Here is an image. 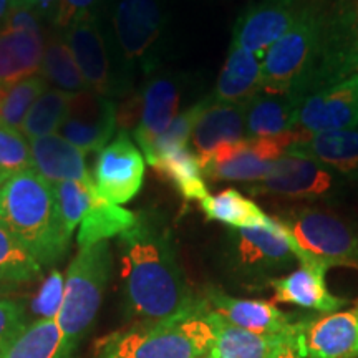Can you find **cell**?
Segmentation results:
<instances>
[{
  "label": "cell",
  "instance_id": "6da1fadb",
  "mask_svg": "<svg viewBox=\"0 0 358 358\" xmlns=\"http://www.w3.org/2000/svg\"><path fill=\"white\" fill-rule=\"evenodd\" d=\"M124 303L138 322L185 315L199 306L178 261L173 237L156 217L138 214L120 234Z\"/></svg>",
  "mask_w": 358,
  "mask_h": 358
},
{
  "label": "cell",
  "instance_id": "7a4b0ae2",
  "mask_svg": "<svg viewBox=\"0 0 358 358\" xmlns=\"http://www.w3.org/2000/svg\"><path fill=\"white\" fill-rule=\"evenodd\" d=\"M0 226L15 236L40 266L57 262L69 249L53 186L34 169L13 174L0 185Z\"/></svg>",
  "mask_w": 358,
  "mask_h": 358
},
{
  "label": "cell",
  "instance_id": "3957f363",
  "mask_svg": "<svg viewBox=\"0 0 358 358\" xmlns=\"http://www.w3.org/2000/svg\"><path fill=\"white\" fill-rule=\"evenodd\" d=\"M213 322L201 301L194 310L159 322H136L100 338L95 358H203L214 345Z\"/></svg>",
  "mask_w": 358,
  "mask_h": 358
},
{
  "label": "cell",
  "instance_id": "277c9868",
  "mask_svg": "<svg viewBox=\"0 0 358 358\" xmlns=\"http://www.w3.org/2000/svg\"><path fill=\"white\" fill-rule=\"evenodd\" d=\"M329 42L325 22L312 8H303L295 22L262 58V92L294 93L306 98Z\"/></svg>",
  "mask_w": 358,
  "mask_h": 358
},
{
  "label": "cell",
  "instance_id": "5b68a950",
  "mask_svg": "<svg viewBox=\"0 0 358 358\" xmlns=\"http://www.w3.org/2000/svg\"><path fill=\"white\" fill-rule=\"evenodd\" d=\"M287 232L301 266L329 271L358 268V227L337 213L319 206H299L275 217Z\"/></svg>",
  "mask_w": 358,
  "mask_h": 358
},
{
  "label": "cell",
  "instance_id": "8992f818",
  "mask_svg": "<svg viewBox=\"0 0 358 358\" xmlns=\"http://www.w3.org/2000/svg\"><path fill=\"white\" fill-rule=\"evenodd\" d=\"M111 274L108 241L80 248L65 277L64 301L57 324L64 337V358H71L75 347L88 332L101 307Z\"/></svg>",
  "mask_w": 358,
  "mask_h": 358
},
{
  "label": "cell",
  "instance_id": "52a82bcc",
  "mask_svg": "<svg viewBox=\"0 0 358 358\" xmlns=\"http://www.w3.org/2000/svg\"><path fill=\"white\" fill-rule=\"evenodd\" d=\"M306 140L299 131L277 138H244L216 148L204 161H199L204 179L214 182H252L262 181L272 171L275 159L294 143Z\"/></svg>",
  "mask_w": 358,
  "mask_h": 358
},
{
  "label": "cell",
  "instance_id": "ba28073f",
  "mask_svg": "<svg viewBox=\"0 0 358 358\" xmlns=\"http://www.w3.org/2000/svg\"><path fill=\"white\" fill-rule=\"evenodd\" d=\"M337 186L335 173L319 161L301 155L284 153L275 159L267 178L245 185V189L252 196L315 201L332 196Z\"/></svg>",
  "mask_w": 358,
  "mask_h": 358
},
{
  "label": "cell",
  "instance_id": "9c48e42d",
  "mask_svg": "<svg viewBox=\"0 0 358 358\" xmlns=\"http://www.w3.org/2000/svg\"><path fill=\"white\" fill-rule=\"evenodd\" d=\"M163 24L158 0H120L116 3L113 29L124 64L143 70L153 69Z\"/></svg>",
  "mask_w": 358,
  "mask_h": 358
},
{
  "label": "cell",
  "instance_id": "30bf717a",
  "mask_svg": "<svg viewBox=\"0 0 358 358\" xmlns=\"http://www.w3.org/2000/svg\"><path fill=\"white\" fill-rule=\"evenodd\" d=\"M232 259L245 275L268 277L297 261L284 226L272 217L267 226L232 229Z\"/></svg>",
  "mask_w": 358,
  "mask_h": 358
},
{
  "label": "cell",
  "instance_id": "8fae6325",
  "mask_svg": "<svg viewBox=\"0 0 358 358\" xmlns=\"http://www.w3.org/2000/svg\"><path fill=\"white\" fill-rule=\"evenodd\" d=\"M118 127V108L111 96L87 92L70 95L69 111L58 134L82 150L85 155L106 146Z\"/></svg>",
  "mask_w": 358,
  "mask_h": 358
},
{
  "label": "cell",
  "instance_id": "7c38bea8",
  "mask_svg": "<svg viewBox=\"0 0 358 358\" xmlns=\"http://www.w3.org/2000/svg\"><path fill=\"white\" fill-rule=\"evenodd\" d=\"M143 178L145 159L123 129L98 153L93 169L96 192L111 203L124 204L140 192Z\"/></svg>",
  "mask_w": 358,
  "mask_h": 358
},
{
  "label": "cell",
  "instance_id": "4fadbf2b",
  "mask_svg": "<svg viewBox=\"0 0 358 358\" xmlns=\"http://www.w3.org/2000/svg\"><path fill=\"white\" fill-rule=\"evenodd\" d=\"M358 127V73L303 98L297 128L303 136Z\"/></svg>",
  "mask_w": 358,
  "mask_h": 358
},
{
  "label": "cell",
  "instance_id": "5bb4252c",
  "mask_svg": "<svg viewBox=\"0 0 358 358\" xmlns=\"http://www.w3.org/2000/svg\"><path fill=\"white\" fill-rule=\"evenodd\" d=\"M294 342L307 358H358V307L299 320Z\"/></svg>",
  "mask_w": 358,
  "mask_h": 358
},
{
  "label": "cell",
  "instance_id": "9a60e30c",
  "mask_svg": "<svg viewBox=\"0 0 358 358\" xmlns=\"http://www.w3.org/2000/svg\"><path fill=\"white\" fill-rule=\"evenodd\" d=\"M303 8L299 0H261L237 19L231 45L264 58L268 48L301 19Z\"/></svg>",
  "mask_w": 358,
  "mask_h": 358
},
{
  "label": "cell",
  "instance_id": "2e32d148",
  "mask_svg": "<svg viewBox=\"0 0 358 358\" xmlns=\"http://www.w3.org/2000/svg\"><path fill=\"white\" fill-rule=\"evenodd\" d=\"M65 42L77 62L88 90L111 96L116 90L111 60L95 13L85 15L65 30Z\"/></svg>",
  "mask_w": 358,
  "mask_h": 358
},
{
  "label": "cell",
  "instance_id": "e0dca14e",
  "mask_svg": "<svg viewBox=\"0 0 358 358\" xmlns=\"http://www.w3.org/2000/svg\"><path fill=\"white\" fill-rule=\"evenodd\" d=\"M203 302L221 319L249 332L292 335L297 327V322H294L289 313L282 312L275 303L267 301L237 299L217 289H209Z\"/></svg>",
  "mask_w": 358,
  "mask_h": 358
},
{
  "label": "cell",
  "instance_id": "ac0fdd59",
  "mask_svg": "<svg viewBox=\"0 0 358 358\" xmlns=\"http://www.w3.org/2000/svg\"><path fill=\"white\" fill-rule=\"evenodd\" d=\"M181 88L173 77H155L146 83L140 100V120L133 129L138 146L148 156L156 138L161 136L178 116Z\"/></svg>",
  "mask_w": 358,
  "mask_h": 358
},
{
  "label": "cell",
  "instance_id": "d6986e66",
  "mask_svg": "<svg viewBox=\"0 0 358 358\" xmlns=\"http://www.w3.org/2000/svg\"><path fill=\"white\" fill-rule=\"evenodd\" d=\"M325 271L310 266H301L287 275L268 279L272 289V303H292L310 310L332 313L338 312L347 301L327 289Z\"/></svg>",
  "mask_w": 358,
  "mask_h": 358
},
{
  "label": "cell",
  "instance_id": "ffe728a7",
  "mask_svg": "<svg viewBox=\"0 0 358 358\" xmlns=\"http://www.w3.org/2000/svg\"><path fill=\"white\" fill-rule=\"evenodd\" d=\"M248 103V101H245ZM245 103H209L192 129L191 141L199 161H204L214 150L227 143L244 140L245 136Z\"/></svg>",
  "mask_w": 358,
  "mask_h": 358
},
{
  "label": "cell",
  "instance_id": "44dd1931",
  "mask_svg": "<svg viewBox=\"0 0 358 358\" xmlns=\"http://www.w3.org/2000/svg\"><path fill=\"white\" fill-rule=\"evenodd\" d=\"M30 153L34 171L52 186L65 181L93 179L87 169L83 151L58 133L30 140Z\"/></svg>",
  "mask_w": 358,
  "mask_h": 358
},
{
  "label": "cell",
  "instance_id": "7402d4cb",
  "mask_svg": "<svg viewBox=\"0 0 358 358\" xmlns=\"http://www.w3.org/2000/svg\"><path fill=\"white\" fill-rule=\"evenodd\" d=\"M285 153L307 156L358 181V127L310 134L289 146Z\"/></svg>",
  "mask_w": 358,
  "mask_h": 358
},
{
  "label": "cell",
  "instance_id": "603a6c76",
  "mask_svg": "<svg viewBox=\"0 0 358 358\" xmlns=\"http://www.w3.org/2000/svg\"><path fill=\"white\" fill-rule=\"evenodd\" d=\"M302 98L261 92L245 103V136L277 138L295 131Z\"/></svg>",
  "mask_w": 358,
  "mask_h": 358
},
{
  "label": "cell",
  "instance_id": "cb8c5ba5",
  "mask_svg": "<svg viewBox=\"0 0 358 358\" xmlns=\"http://www.w3.org/2000/svg\"><path fill=\"white\" fill-rule=\"evenodd\" d=\"M43 52L42 32L0 27V87L40 73Z\"/></svg>",
  "mask_w": 358,
  "mask_h": 358
},
{
  "label": "cell",
  "instance_id": "d4e9b609",
  "mask_svg": "<svg viewBox=\"0 0 358 358\" xmlns=\"http://www.w3.org/2000/svg\"><path fill=\"white\" fill-rule=\"evenodd\" d=\"M262 92V58L231 45L211 98L222 103H245Z\"/></svg>",
  "mask_w": 358,
  "mask_h": 358
},
{
  "label": "cell",
  "instance_id": "484cf974",
  "mask_svg": "<svg viewBox=\"0 0 358 358\" xmlns=\"http://www.w3.org/2000/svg\"><path fill=\"white\" fill-rule=\"evenodd\" d=\"M208 313L213 322L214 334H216L214 345L209 352L211 358H268L295 334L271 335L249 332V330L231 325L209 308Z\"/></svg>",
  "mask_w": 358,
  "mask_h": 358
},
{
  "label": "cell",
  "instance_id": "4316f807",
  "mask_svg": "<svg viewBox=\"0 0 358 358\" xmlns=\"http://www.w3.org/2000/svg\"><path fill=\"white\" fill-rule=\"evenodd\" d=\"M151 168L164 181H168L185 201H203L209 196L198 155L186 148L156 158Z\"/></svg>",
  "mask_w": 358,
  "mask_h": 358
},
{
  "label": "cell",
  "instance_id": "83f0119b",
  "mask_svg": "<svg viewBox=\"0 0 358 358\" xmlns=\"http://www.w3.org/2000/svg\"><path fill=\"white\" fill-rule=\"evenodd\" d=\"M136 217L138 214L128 211L120 204L111 203L95 192L92 206L80 222L77 243L80 248H87V245L108 241L110 237L128 231L136 222Z\"/></svg>",
  "mask_w": 358,
  "mask_h": 358
},
{
  "label": "cell",
  "instance_id": "f1b7e54d",
  "mask_svg": "<svg viewBox=\"0 0 358 358\" xmlns=\"http://www.w3.org/2000/svg\"><path fill=\"white\" fill-rule=\"evenodd\" d=\"M201 203V209L209 221H217L232 227H256L267 226L272 221L252 199L245 198L237 189H224L217 194L206 196Z\"/></svg>",
  "mask_w": 358,
  "mask_h": 358
},
{
  "label": "cell",
  "instance_id": "f546056e",
  "mask_svg": "<svg viewBox=\"0 0 358 358\" xmlns=\"http://www.w3.org/2000/svg\"><path fill=\"white\" fill-rule=\"evenodd\" d=\"M0 358H64V337L57 320L30 322Z\"/></svg>",
  "mask_w": 358,
  "mask_h": 358
},
{
  "label": "cell",
  "instance_id": "4dcf8cb0",
  "mask_svg": "<svg viewBox=\"0 0 358 358\" xmlns=\"http://www.w3.org/2000/svg\"><path fill=\"white\" fill-rule=\"evenodd\" d=\"M40 75L52 83V88L60 90V92L69 93V95H77V93L87 92L88 87L85 83L77 62L71 55L65 37H50L45 43L42 69Z\"/></svg>",
  "mask_w": 358,
  "mask_h": 358
},
{
  "label": "cell",
  "instance_id": "1f68e13d",
  "mask_svg": "<svg viewBox=\"0 0 358 358\" xmlns=\"http://www.w3.org/2000/svg\"><path fill=\"white\" fill-rule=\"evenodd\" d=\"M42 277V266L29 249L0 226V285L27 284Z\"/></svg>",
  "mask_w": 358,
  "mask_h": 358
},
{
  "label": "cell",
  "instance_id": "d6a6232c",
  "mask_svg": "<svg viewBox=\"0 0 358 358\" xmlns=\"http://www.w3.org/2000/svg\"><path fill=\"white\" fill-rule=\"evenodd\" d=\"M47 88V80L40 73L27 77L17 83L0 87V123L22 131V124L30 108Z\"/></svg>",
  "mask_w": 358,
  "mask_h": 358
},
{
  "label": "cell",
  "instance_id": "836d02e7",
  "mask_svg": "<svg viewBox=\"0 0 358 358\" xmlns=\"http://www.w3.org/2000/svg\"><path fill=\"white\" fill-rule=\"evenodd\" d=\"M69 93L60 92L57 88H47L37 98L34 106L27 115L22 133L29 140L47 136L58 131L60 124L64 123L66 111H69Z\"/></svg>",
  "mask_w": 358,
  "mask_h": 358
},
{
  "label": "cell",
  "instance_id": "e575fe53",
  "mask_svg": "<svg viewBox=\"0 0 358 358\" xmlns=\"http://www.w3.org/2000/svg\"><path fill=\"white\" fill-rule=\"evenodd\" d=\"M55 192L58 221H60L62 232L70 241L73 231L82 222L85 213L93 203L96 187L93 179L90 181H65L53 185Z\"/></svg>",
  "mask_w": 358,
  "mask_h": 358
},
{
  "label": "cell",
  "instance_id": "d590c367",
  "mask_svg": "<svg viewBox=\"0 0 358 358\" xmlns=\"http://www.w3.org/2000/svg\"><path fill=\"white\" fill-rule=\"evenodd\" d=\"M208 103L209 98H206V100L194 103L189 108L178 113L176 118H174L171 124L166 128V131L156 138L155 145L151 148V153L146 156L148 163L151 164L156 158H159V156L171 153V151L179 150V148H186L187 141H189L192 134V129H194L196 123H198L199 116L203 115Z\"/></svg>",
  "mask_w": 358,
  "mask_h": 358
},
{
  "label": "cell",
  "instance_id": "8d00e7d4",
  "mask_svg": "<svg viewBox=\"0 0 358 358\" xmlns=\"http://www.w3.org/2000/svg\"><path fill=\"white\" fill-rule=\"evenodd\" d=\"M27 169H32L30 143L19 129L0 123V179L6 181Z\"/></svg>",
  "mask_w": 358,
  "mask_h": 358
},
{
  "label": "cell",
  "instance_id": "74e56055",
  "mask_svg": "<svg viewBox=\"0 0 358 358\" xmlns=\"http://www.w3.org/2000/svg\"><path fill=\"white\" fill-rule=\"evenodd\" d=\"M64 275L53 268V271L45 277L40 287L30 301V312L37 320H57L58 312H60L62 301H64Z\"/></svg>",
  "mask_w": 358,
  "mask_h": 358
},
{
  "label": "cell",
  "instance_id": "f35d334b",
  "mask_svg": "<svg viewBox=\"0 0 358 358\" xmlns=\"http://www.w3.org/2000/svg\"><path fill=\"white\" fill-rule=\"evenodd\" d=\"M25 308L22 303L8 299H0V353L10 345L12 340L25 327Z\"/></svg>",
  "mask_w": 358,
  "mask_h": 358
},
{
  "label": "cell",
  "instance_id": "ab89813d",
  "mask_svg": "<svg viewBox=\"0 0 358 358\" xmlns=\"http://www.w3.org/2000/svg\"><path fill=\"white\" fill-rule=\"evenodd\" d=\"M98 3H100V0H60V7H58L53 24L58 29L66 30L75 22L83 19L85 15L93 13Z\"/></svg>",
  "mask_w": 358,
  "mask_h": 358
},
{
  "label": "cell",
  "instance_id": "60d3db41",
  "mask_svg": "<svg viewBox=\"0 0 358 358\" xmlns=\"http://www.w3.org/2000/svg\"><path fill=\"white\" fill-rule=\"evenodd\" d=\"M58 7H60V0H30V8L38 17L48 20H55Z\"/></svg>",
  "mask_w": 358,
  "mask_h": 358
},
{
  "label": "cell",
  "instance_id": "b9f144b4",
  "mask_svg": "<svg viewBox=\"0 0 358 358\" xmlns=\"http://www.w3.org/2000/svg\"><path fill=\"white\" fill-rule=\"evenodd\" d=\"M268 358H307V357H303L302 353L297 350V347H295V342H294V335H292V338H290L289 342H285L280 348H277V350Z\"/></svg>",
  "mask_w": 358,
  "mask_h": 358
},
{
  "label": "cell",
  "instance_id": "7bdbcfd3",
  "mask_svg": "<svg viewBox=\"0 0 358 358\" xmlns=\"http://www.w3.org/2000/svg\"><path fill=\"white\" fill-rule=\"evenodd\" d=\"M12 8V3L8 2V0H0V27H3V24L7 22Z\"/></svg>",
  "mask_w": 358,
  "mask_h": 358
},
{
  "label": "cell",
  "instance_id": "ee69618b",
  "mask_svg": "<svg viewBox=\"0 0 358 358\" xmlns=\"http://www.w3.org/2000/svg\"><path fill=\"white\" fill-rule=\"evenodd\" d=\"M12 3V7H30V0H8Z\"/></svg>",
  "mask_w": 358,
  "mask_h": 358
},
{
  "label": "cell",
  "instance_id": "f6af8a7d",
  "mask_svg": "<svg viewBox=\"0 0 358 358\" xmlns=\"http://www.w3.org/2000/svg\"><path fill=\"white\" fill-rule=\"evenodd\" d=\"M8 289H10V287H7V285H0V295H3V294H6Z\"/></svg>",
  "mask_w": 358,
  "mask_h": 358
},
{
  "label": "cell",
  "instance_id": "bcb514c9",
  "mask_svg": "<svg viewBox=\"0 0 358 358\" xmlns=\"http://www.w3.org/2000/svg\"><path fill=\"white\" fill-rule=\"evenodd\" d=\"M203 358H211V357H209V355H208V357H203Z\"/></svg>",
  "mask_w": 358,
  "mask_h": 358
},
{
  "label": "cell",
  "instance_id": "7dc6e473",
  "mask_svg": "<svg viewBox=\"0 0 358 358\" xmlns=\"http://www.w3.org/2000/svg\"><path fill=\"white\" fill-rule=\"evenodd\" d=\"M0 182H3V181H2V179H0Z\"/></svg>",
  "mask_w": 358,
  "mask_h": 358
},
{
  "label": "cell",
  "instance_id": "c3c4849f",
  "mask_svg": "<svg viewBox=\"0 0 358 358\" xmlns=\"http://www.w3.org/2000/svg\"><path fill=\"white\" fill-rule=\"evenodd\" d=\"M357 307H358V303H357Z\"/></svg>",
  "mask_w": 358,
  "mask_h": 358
},
{
  "label": "cell",
  "instance_id": "681fc988",
  "mask_svg": "<svg viewBox=\"0 0 358 358\" xmlns=\"http://www.w3.org/2000/svg\"><path fill=\"white\" fill-rule=\"evenodd\" d=\"M0 185H2V182H0Z\"/></svg>",
  "mask_w": 358,
  "mask_h": 358
}]
</instances>
